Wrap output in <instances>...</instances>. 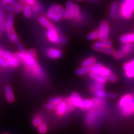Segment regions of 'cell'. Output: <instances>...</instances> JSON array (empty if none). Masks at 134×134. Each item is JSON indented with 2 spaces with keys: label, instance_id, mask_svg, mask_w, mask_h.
Wrapping results in <instances>:
<instances>
[{
  "label": "cell",
  "instance_id": "obj_1",
  "mask_svg": "<svg viewBox=\"0 0 134 134\" xmlns=\"http://www.w3.org/2000/svg\"><path fill=\"white\" fill-rule=\"evenodd\" d=\"M109 24L106 21H104L101 23L99 27V39L100 40H107L108 38L109 34Z\"/></svg>",
  "mask_w": 134,
  "mask_h": 134
},
{
  "label": "cell",
  "instance_id": "obj_2",
  "mask_svg": "<svg viewBox=\"0 0 134 134\" xmlns=\"http://www.w3.org/2000/svg\"><path fill=\"white\" fill-rule=\"evenodd\" d=\"M112 42L109 41L107 40H100V41H97L93 44V48L96 51H100V49L103 47H111Z\"/></svg>",
  "mask_w": 134,
  "mask_h": 134
},
{
  "label": "cell",
  "instance_id": "obj_3",
  "mask_svg": "<svg viewBox=\"0 0 134 134\" xmlns=\"http://www.w3.org/2000/svg\"><path fill=\"white\" fill-rule=\"evenodd\" d=\"M124 69L126 71V75L129 78L134 76V60L131 62L126 63L124 65Z\"/></svg>",
  "mask_w": 134,
  "mask_h": 134
},
{
  "label": "cell",
  "instance_id": "obj_4",
  "mask_svg": "<svg viewBox=\"0 0 134 134\" xmlns=\"http://www.w3.org/2000/svg\"><path fill=\"white\" fill-rule=\"evenodd\" d=\"M47 36L49 41L52 43H57L59 41V37L57 33V32L55 31V29H48L47 32Z\"/></svg>",
  "mask_w": 134,
  "mask_h": 134
},
{
  "label": "cell",
  "instance_id": "obj_5",
  "mask_svg": "<svg viewBox=\"0 0 134 134\" xmlns=\"http://www.w3.org/2000/svg\"><path fill=\"white\" fill-rule=\"evenodd\" d=\"M73 1L71 0H68L66 3V9H65V18L68 19H71L73 17Z\"/></svg>",
  "mask_w": 134,
  "mask_h": 134
},
{
  "label": "cell",
  "instance_id": "obj_6",
  "mask_svg": "<svg viewBox=\"0 0 134 134\" xmlns=\"http://www.w3.org/2000/svg\"><path fill=\"white\" fill-rule=\"evenodd\" d=\"M70 99H71L73 104L76 107H78L80 108L81 105V104L83 103V100L80 98V95L78 93H76V92H73L71 94V97H70Z\"/></svg>",
  "mask_w": 134,
  "mask_h": 134
},
{
  "label": "cell",
  "instance_id": "obj_7",
  "mask_svg": "<svg viewBox=\"0 0 134 134\" xmlns=\"http://www.w3.org/2000/svg\"><path fill=\"white\" fill-rule=\"evenodd\" d=\"M5 94H6V99L9 103H12L14 100V96L13 94L12 88L9 85H6L4 88Z\"/></svg>",
  "mask_w": 134,
  "mask_h": 134
},
{
  "label": "cell",
  "instance_id": "obj_8",
  "mask_svg": "<svg viewBox=\"0 0 134 134\" xmlns=\"http://www.w3.org/2000/svg\"><path fill=\"white\" fill-rule=\"evenodd\" d=\"M48 56L52 58H60L62 57V52L56 48H50L47 51Z\"/></svg>",
  "mask_w": 134,
  "mask_h": 134
},
{
  "label": "cell",
  "instance_id": "obj_9",
  "mask_svg": "<svg viewBox=\"0 0 134 134\" xmlns=\"http://www.w3.org/2000/svg\"><path fill=\"white\" fill-rule=\"evenodd\" d=\"M132 10L129 6L127 5L126 3H124L122 8V12L123 13V16L127 19H130L132 16Z\"/></svg>",
  "mask_w": 134,
  "mask_h": 134
},
{
  "label": "cell",
  "instance_id": "obj_10",
  "mask_svg": "<svg viewBox=\"0 0 134 134\" xmlns=\"http://www.w3.org/2000/svg\"><path fill=\"white\" fill-rule=\"evenodd\" d=\"M23 60L24 61V62L26 63L27 65H29L31 67H36L37 65L36 60H35L34 57L30 55H26L24 56Z\"/></svg>",
  "mask_w": 134,
  "mask_h": 134
},
{
  "label": "cell",
  "instance_id": "obj_11",
  "mask_svg": "<svg viewBox=\"0 0 134 134\" xmlns=\"http://www.w3.org/2000/svg\"><path fill=\"white\" fill-rule=\"evenodd\" d=\"M90 76H91L93 79L95 80L96 81H100L105 83H106L107 81H108V79H107L106 76H104V75L98 74V73H95V72L94 71L90 72Z\"/></svg>",
  "mask_w": 134,
  "mask_h": 134
},
{
  "label": "cell",
  "instance_id": "obj_12",
  "mask_svg": "<svg viewBox=\"0 0 134 134\" xmlns=\"http://www.w3.org/2000/svg\"><path fill=\"white\" fill-rule=\"evenodd\" d=\"M39 23L42 25L43 26H44L45 27H46L48 29H55V27L50 22L48 21L47 18H45V17H41L39 18Z\"/></svg>",
  "mask_w": 134,
  "mask_h": 134
},
{
  "label": "cell",
  "instance_id": "obj_13",
  "mask_svg": "<svg viewBox=\"0 0 134 134\" xmlns=\"http://www.w3.org/2000/svg\"><path fill=\"white\" fill-rule=\"evenodd\" d=\"M66 103L62 100L58 104L57 108V113L59 115H62L66 113Z\"/></svg>",
  "mask_w": 134,
  "mask_h": 134
},
{
  "label": "cell",
  "instance_id": "obj_14",
  "mask_svg": "<svg viewBox=\"0 0 134 134\" xmlns=\"http://www.w3.org/2000/svg\"><path fill=\"white\" fill-rule=\"evenodd\" d=\"M119 40L123 43L133 42H134V33L122 36L120 37Z\"/></svg>",
  "mask_w": 134,
  "mask_h": 134
},
{
  "label": "cell",
  "instance_id": "obj_15",
  "mask_svg": "<svg viewBox=\"0 0 134 134\" xmlns=\"http://www.w3.org/2000/svg\"><path fill=\"white\" fill-rule=\"evenodd\" d=\"M131 99L132 96H130V94H127L125 95V96L122 97L119 102L120 107H121L122 108H124V107L127 106V105H129V104Z\"/></svg>",
  "mask_w": 134,
  "mask_h": 134
},
{
  "label": "cell",
  "instance_id": "obj_16",
  "mask_svg": "<svg viewBox=\"0 0 134 134\" xmlns=\"http://www.w3.org/2000/svg\"><path fill=\"white\" fill-rule=\"evenodd\" d=\"M96 62V58L94 57H90L87 59L83 60L82 62L81 65L83 66H86L88 67L90 65H92L93 64H94Z\"/></svg>",
  "mask_w": 134,
  "mask_h": 134
},
{
  "label": "cell",
  "instance_id": "obj_17",
  "mask_svg": "<svg viewBox=\"0 0 134 134\" xmlns=\"http://www.w3.org/2000/svg\"><path fill=\"white\" fill-rule=\"evenodd\" d=\"M86 38L88 41H94V40L98 39V38H99V31H95L92 32L89 34Z\"/></svg>",
  "mask_w": 134,
  "mask_h": 134
},
{
  "label": "cell",
  "instance_id": "obj_18",
  "mask_svg": "<svg viewBox=\"0 0 134 134\" xmlns=\"http://www.w3.org/2000/svg\"><path fill=\"white\" fill-rule=\"evenodd\" d=\"M7 60L8 62V63H9V65L12 66L13 67L18 66L20 64L19 60L18 59V58H17L15 56L8 58Z\"/></svg>",
  "mask_w": 134,
  "mask_h": 134
},
{
  "label": "cell",
  "instance_id": "obj_19",
  "mask_svg": "<svg viewBox=\"0 0 134 134\" xmlns=\"http://www.w3.org/2000/svg\"><path fill=\"white\" fill-rule=\"evenodd\" d=\"M94 72L98 73V74H100V75H104V76H107L110 73V70L108 68H104V67L102 66V67H100V68H98V70H95Z\"/></svg>",
  "mask_w": 134,
  "mask_h": 134
},
{
  "label": "cell",
  "instance_id": "obj_20",
  "mask_svg": "<svg viewBox=\"0 0 134 134\" xmlns=\"http://www.w3.org/2000/svg\"><path fill=\"white\" fill-rule=\"evenodd\" d=\"M117 3L116 2H113L110 5V13L109 16L111 18H114L116 14L117 10Z\"/></svg>",
  "mask_w": 134,
  "mask_h": 134
},
{
  "label": "cell",
  "instance_id": "obj_21",
  "mask_svg": "<svg viewBox=\"0 0 134 134\" xmlns=\"http://www.w3.org/2000/svg\"><path fill=\"white\" fill-rule=\"evenodd\" d=\"M57 12V5L52 4L50 6L48 9L47 13V18L48 19H52V18L53 14Z\"/></svg>",
  "mask_w": 134,
  "mask_h": 134
},
{
  "label": "cell",
  "instance_id": "obj_22",
  "mask_svg": "<svg viewBox=\"0 0 134 134\" xmlns=\"http://www.w3.org/2000/svg\"><path fill=\"white\" fill-rule=\"evenodd\" d=\"M123 114L125 115H129L134 111V104L132 105H127L126 107L122 108Z\"/></svg>",
  "mask_w": 134,
  "mask_h": 134
},
{
  "label": "cell",
  "instance_id": "obj_23",
  "mask_svg": "<svg viewBox=\"0 0 134 134\" xmlns=\"http://www.w3.org/2000/svg\"><path fill=\"white\" fill-rule=\"evenodd\" d=\"M92 103H93L92 100L90 99H86L85 100H83V103L81 104L80 108L83 110L90 109L92 105Z\"/></svg>",
  "mask_w": 134,
  "mask_h": 134
},
{
  "label": "cell",
  "instance_id": "obj_24",
  "mask_svg": "<svg viewBox=\"0 0 134 134\" xmlns=\"http://www.w3.org/2000/svg\"><path fill=\"white\" fill-rule=\"evenodd\" d=\"M23 12H24V16L26 18H29L31 16V8L29 4H25L23 6Z\"/></svg>",
  "mask_w": 134,
  "mask_h": 134
},
{
  "label": "cell",
  "instance_id": "obj_25",
  "mask_svg": "<svg viewBox=\"0 0 134 134\" xmlns=\"http://www.w3.org/2000/svg\"><path fill=\"white\" fill-rule=\"evenodd\" d=\"M94 94L96 95V96L98 98H103L104 97L107 96L108 93H106L105 91H104L103 90H95L94 91Z\"/></svg>",
  "mask_w": 134,
  "mask_h": 134
},
{
  "label": "cell",
  "instance_id": "obj_26",
  "mask_svg": "<svg viewBox=\"0 0 134 134\" xmlns=\"http://www.w3.org/2000/svg\"><path fill=\"white\" fill-rule=\"evenodd\" d=\"M89 71V70L88 67L86 66H83L81 68H78V69L76 70V73L78 76H82V75H85L86 73H88Z\"/></svg>",
  "mask_w": 134,
  "mask_h": 134
},
{
  "label": "cell",
  "instance_id": "obj_27",
  "mask_svg": "<svg viewBox=\"0 0 134 134\" xmlns=\"http://www.w3.org/2000/svg\"><path fill=\"white\" fill-rule=\"evenodd\" d=\"M8 35H9V38L13 42H14L15 43H18L19 42V38H18V36H17L16 32L13 31L12 32L8 33Z\"/></svg>",
  "mask_w": 134,
  "mask_h": 134
},
{
  "label": "cell",
  "instance_id": "obj_28",
  "mask_svg": "<svg viewBox=\"0 0 134 134\" xmlns=\"http://www.w3.org/2000/svg\"><path fill=\"white\" fill-rule=\"evenodd\" d=\"M100 52L106 53L108 55H113L114 53L115 52L114 49L112 48L111 47H103L100 49Z\"/></svg>",
  "mask_w": 134,
  "mask_h": 134
},
{
  "label": "cell",
  "instance_id": "obj_29",
  "mask_svg": "<svg viewBox=\"0 0 134 134\" xmlns=\"http://www.w3.org/2000/svg\"><path fill=\"white\" fill-rule=\"evenodd\" d=\"M127 53L125 52L124 50H119V51H117L116 52L114 53V57L115 59H121L124 57L125 56Z\"/></svg>",
  "mask_w": 134,
  "mask_h": 134
},
{
  "label": "cell",
  "instance_id": "obj_30",
  "mask_svg": "<svg viewBox=\"0 0 134 134\" xmlns=\"http://www.w3.org/2000/svg\"><path fill=\"white\" fill-rule=\"evenodd\" d=\"M6 8L8 11H10V12H11L13 13H15V14H18V13H19L20 11H21L19 9H18V8H16L15 6H14L12 4L6 5Z\"/></svg>",
  "mask_w": 134,
  "mask_h": 134
},
{
  "label": "cell",
  "instance_id": "obj_31",
  "mask_svg": "<svg viewBox=\"0 0 134 134\" xmlns=\"http://www.w3.org/2000/svg\"><path fill=\"white\" fill-rule=\"evenodd\" d=\"M93 88L94 91L98 90H103L104 88V83L96 81L94 85H93Z\"/></svg>",
  "mask_w": 134,
  "mask_h": 134
},
{
  "label": "cell",
  "instance_id": "obj_32",
  "mask_svg": "<svg viewBox=\"0 0 134 134\" xmlns=\"http://www.w3.org/2000/svg\"><path fill=\"white\" fill-rule=\"evenodd\" d=\"M48 103L58 104L62 100V98H60V97H52V98H50L48 99Z\"/></svg>",
  "mask_w": 134,
  "mask_h": 134
},
{
  "label": "cell",
  "instance_id": "obj_33",
  "mask_svg": "<svg viewBox=\"0 0 134 134\" xmlns=\"http://www.w3.org/2000/svg\"><path fill=\"white\" fill-rule=\"evenodd\" d=\"M102 66H103V65L101 64V63H95L94 64L89 66L88 67V68L89 70V71H94L95 70H98V68H99Z\"/></svg>",
  "mask_w": 134,
  "mask_h": 134
},
{
  "label": "cell",
  "instance_id": "obj_34",
  "mask_svg": "<svg viewBox=\"0 0 134 134\" xmlns=\"http://www.w3.org/2000/svg\"><path fill=\"white\" fill-rule=\"evenodd\" d=\"M9 3L13 5V6H15L16 8H18V9H19L20 11L23 10V6L22 5V3H21L20 2H18V1H17L16 0H11V1H9Z\"/></svg>",
  "mask_w": 134,
  "mask_h": 134
},
{
  "label": "cell",
  "instance_id": "obj_35",
  "mask_svg": "<svg viewBox=\"0 0 134 134\" xmlns=\"http://www.w3.org/2000/svg\"><path fill=\"white\" fill-rule=\"evenodd\" d=\"M92 102H93V103H92V105L90 109V110H91V111H94V110L97 108H98L99 104V100L98 99L95 98V99H94L93 100Z\"/></svg>",
  "mask_w": 134,
  "mask_h": 134
},
{
  "label": "cell",
  "instance_id": "obj_36",
  "mask_svg": "<svg viewBox=\"0 0 134 134\" xmlns=\"http://www.w3.org/2000/svg\"><path fill=\"white\" fill-rule=\"evenodd\" d=\"M57 12L58 14H60V16H62V18L65 17V10L64 9V8H63L62 6H60V5L57 6Z\"/></svg>",
  "mask_w": 134,
  "mask_h": 134
},
{
  "label": "cell",
  "instance_id": "obj_37",
  "mask_svg": "<svg viewBox=\"0 0 134 134\" xmlns=\"http://www.w3.org/2000/svg\"><path fill=\"white\" fill-rule=\"evenodd\" d=\"M106 77L107 79H108V81H109L111 83H115L117 81V76L112 73H110Z\"/></svg>",
  "mask_w": 134,
  "mask_h": 134
},
{
  "label": "cell",
  "instance_id": "obj_38",
  "mask_svg": "<svg viewBox=\"0 0 134 134\" xmlns=\"http://www.w3.org/2000/svg\"><path fill=\"white\" fill-rule=\"evenodd\" d=\"M42 119L41 117H35L32 123H33L34 126L38 127V126H40V125L42 124Z\"/></svg>",
  "mask_w": 134,
  "mask_h": 134
},
{
  "label": "cell",
  "instance_id": "obj_39",
  "mask_svg": "<svg viewBox=\"0 0 134 134\" xmlns=\"http://www.w3.org/2000/svg\"><path fill=\"white\" fill-rule=\"evenodd\" d=\"M132 46H131V44H130V43H125V44L122 46V50H124L125 53H127L129 52L130 50L132 49Z\"/></svg>",
  "mask_w": 134,
  "mask_h": 134
},
{
  "label": "cell",
  "instance_id": "obj_40",
  "mask_svg": "<svg viewBox=\"0 0 134 134\" xmlns=\"http://www.w3.org/2000/svg\"><path fill=\"white\" fill-rule=\"evenodd\" d=\"M58 104H53V103H48L47 104H46V108L48 110H55L57 109V108Z\"/></svg>",
  "mask_w": 134,
  "mask_h": 134
},
{
  "label": "cell",
  "instance_id": "obj_41",
  "mask_svg": "<svg viewBox=\"0 0 134 134\" xmlns=\"http://www.w3.org/2000/svg\"><path fill=\"white\" fill-rule=\"evenodd\" d=\"M0 65L3 67H8L9 66L8 60L3 57V56H0Z\"/></svg>",
  "mask_w": 134,
  "mask_h": 134
},
{
  "label": "cell",
  "instance_id": "obj_42",
  "mask_svg": "<svg viewBox=\"0 0 134 134\" xmlns=\"http://www.w3.org/2000/svg\"><path fill=\"white\" fill-rule=\"evenodd\" d=\"M73 16L75 17H78L80 14V8L79 6L77 4L73 5Z\"/></svg>",
  "mask_w": 134,
  "mask_h": 134
},
{
  "label": "cell",
  "instance_id": "obj_43",
  "mask_svg": "<svg viewBox=\"0 0 134 134\" xmlns=\"http://www.w3.org/2000/svg\"><path fill=\"white\" fill-rule=\"evenodd\" d=\"M93 119H94V111H91V110H90V112H89L88 113V115H87V117H86L87 123L88 124L91 123V122L93 120Z\"/></svg>",
  "mask_w": 134,
  "mask_h": 134
},
{
  "label": "cell",
  "instance_id": "obj_44",
  "mask_svg": "<svg viewBox=\"0 0 134 134\" xmlns=\"http://www.w3.org/2000/svg\"><path fill=\"white\" fill-rule=\"evenodd\" d=\"M47 131V128L46 125L44 124H42L38 126V132L41 133H46Z\"/></svg>",
  "mask_w": 134,
  "mask_h": 134
},
{
  "label": "cell",
  "instance_id": "obj_45",
  "mask_svg": "<svg viewBox=\"0 0 134 134\" xmlns=\"http://www.w3.org/2000/svg\"><path fill=\"white\" fill-rule=\"evenodd\" d=\"M62 16H60V14H58L57 12H56L53 14V16L52 18V20H53V21H58L59 20L62 19Z\"/></svg>",
  "mask_w": 134,
  "mask_h": 134
},
{
  "label": "cell",
  "instance_id": "obj_46",
  "mask_svg": "<svg viewBox=\"0 0 134 134\" xmlns=\"http://www.w3.org/2000/svg\"><path fill=\"white\" fill-rule=\"evenodd\" d=\"M125 3H127L129 7L131 8L132 11L134 10V0H125Z\"/></svg>",
  "mask_w": 134,
  "mask_h": 134
},
{
  "label": "cell",
  "instance_id": "obj_47",
  "mask_svg": "<svg viewBox=\"0 0 134 134\" xmlns=\"http://www.w3.org/2000/svg\"><path fill=\"white\" fill-rule=\"evenodd\" d=\"M14 55H13L12 53L11 52H4V54H3V57L4 58H6V60H8V58H11V57H14Z\"/></svg>",
  "mask_w": 134,
  "mask_h": 134
},
{
  "label": "cell",
  "instance_id": "obj_48",
  "mask_svg": "<svg viewBox=\"0 0 134 134\" xmlns=\"http://www.w3.org/2000/svg\"><path fill=\"white\" fill-rule=\"evenodd\" d=\"M25 53H26V55H32V56L35 57L36 56V51H35V50L31 49V50H28V51L25 52Z\"/></svg>",
  "mask_w": 134,
  "mask_h": 134
},
{
  "label": "cell",
  "instance_id": "obj_49",
  "mask_svg": "<svg viewBox=\"0 0 134 134\" xmlns=\"http://www.w3.org/2000/svg\"><path fill=\"white\" fill-rule=\"evenodd\" d=\"M18 48L20 52H24L25 51L24 46H23V45L21 43H19V42L18 43Z\"/></svg>",
  "mask_w": 134,
  "mask_h": 134
},
{
  "label": "cell",
  "instance_id": "obj_50",
  "mask_svg": "<svg viewBox=\"0 0 134 134\" xmlns=\"http://www.w3.org/2000/svg\"><path fill=\"white\" fill-rule=\"evenodd\" d=\"M68 42V39L66 37H62L59 38V41H58V43H62V44H64V43H67Z\"/></svg>",
  "mask_w": 134,
  "mask_h": 134
},
{
  "label": "cell",
  "instance_id": "obj_51",
  "mask_svg": "<svg viewBox=\"0 0 134 134\" xmlns=\"http://www.w3.org/2000/svg\"><path fill=\"white\" fill-rule=\"evenodd\" d=\"M107 96L110 99H114L116 98L117 96H116V94L115 93H108V94H107Z\"/></svg>",
  "mask_w": 134,
  "mask_h": 134
},
{
  "label": "cell",
  "instance_id": "obj_52",
  "mask_svg": "<svg viewBox=\"0 0 134 134\" xmlns=\"http://www.w3.org/2000/svg\"><path fill=\"white\" fill-rule=\"evenodd\" d=\"M8 20H9V21H11L14 22V15L13 14V13H10V14H8Z\"/></svg>",
  "mask_w": 134,
  "mask_h": 134
},
{
  "label": "cell",
  "instance_id": "obj_53",
  "mask_svg": "<svg viewBox=\"0 0 134 134\" xmlns=\"http://www.w3.org/2000/svg\"><path fill=\"white\" fill-rule=\"evenodd\" d=\"M35 0H27L26 2L29 5H33L35 3Z\"/></svg>",
  "mask_w": 134,
  "mask_h": 134
},
{
  "label": "cell",
  "instance_id": "obj_54",
  "mask_svg": "<svg viewBox=\"0 0 134 134\" xmlns=\"http://www.w3.org/2000/svg\"><path fill=\"white\" fill-rule=\"evenodd\" d=\"M133 104H134V96L133 97H132L131 100H130V103H129V104L128 105H132Z\"/></svg>",
  "mask_w": 134,
  "mask_h": 134
},
{
  "label": "cell",
  "instance_id": "obj_55",
  "mask_svg": "<svg viewBox=\"0 0 134 134\" xmlns=\"http://www.w3.org/2000/svg\"><path fill=\"white\" fill-rule=\"evenodd\" d=\"M11 0H1V3L3 4H6L7 3H9V1Z\"/></svg>",
  "mask_w": 134,
  "mask_h": 134
},
{
  "label": "cell",
  "instance_id": "obj_56",
  "mask_svg": "<svg viewBox=\"0 0 134 134\" xmlns=\"http://www.w3.org/2000/svg\"><path fill=\"white\" fill-rule=\"evenodd\" d=\"M27 0H19V2L22 3V4H24V3H25L26 2Z\"/></svg>",
  "mask_w": 134,
  "mask_h": 134
},
{
  "label": "cell",
  "instance_id": "obj_57",
  "mask_svg": "<svg viewBox=\"0 0 134 134\" xmlns=\"http://www.w3.org/2000/svg\"><path fill=\"white\" fill-rule=\"evenodd\" d=\"M3 54H4V52L3 50H0V56H3Z\"/></svg>",
  "mask_w": 134,
  "mask_h": 134
},
{
  "label": "cell",
  "instance_id": "obj_58",
  "mask_svg": "<svg viewBox=\"0 0 134 134\" xmlns=\"http://www.w3.org/2000/svg\"><path fill=\"white\" fill-rule=\"evenodd\" d=\"M77 1H81V0H76Z\"/></svg>",
  "mask_w": 134,
  "mask_h": 134
}]
</instances>
